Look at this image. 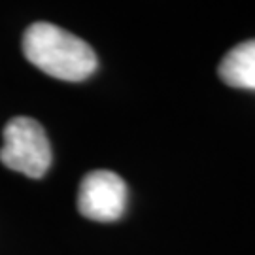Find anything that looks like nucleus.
<instances>
[{
    "label": "nucleus",
    "mask_w": 255,
    "mask_h": 255,
    "mask_svg": "<svg viewBox=\"0 0 255 255\" xmlns=\"http://www.w3.org/2000/svg\"><path fill=\"white\" fill-rule=\"evenodd\" d=\"M127 183L112 170L85 174L78 191V210L93 221H116L127 208Z\"/></svg>",
    "instance_id": "nucleus-3"
},
{
    "label": "nucleus",
    "mask_w": 255,
    "mask_h": 255,
    "mask_svg": "<svg viewBox=\"0 0 255 255\" xmlns=\"http://www.w3.org/2000/svg\"><path fill=\"white\" fill-rule=\"evenodd\" d=\"M0 161L9 170L25 174L32 180L46 176L53 161V153L46 130L36 119L17 116L6 123Z\"/></svg>",
    "instance_id": "nucleus-2"
},
{
    "label": "nucleus",
    "mask_w": 255,
    "mask_h": 255,
    "mask_svg": "<svg viewBox=\"0 0 255 255\" xmlns=\"http://www.w3.org/2000/svg\"><path fill=\"white\" fill-rule=\"evenodd\" d=\"M23 53L28 63L63 82H83L99 66V59L87 42L47 21L32 23L25 30Z\"/></svg>",
    "instance_id": "nucleus-1"
},
{
    "label": "nucleus",
    "mask_w": 255,
    "mask_h": 255,
    "mask_svg": "<svg viewBox=\"0 0 255 255\" xmlns=\"http://www.w3.org/2000/svg\"><path fill=\"white\" fill-rule=\"evenodd\" d=\"M218 74L231 87L255 91V38L233 47L221 59Z\"/></svg>",
    "instance_id": "nucleus-4"
}]
</instances>
